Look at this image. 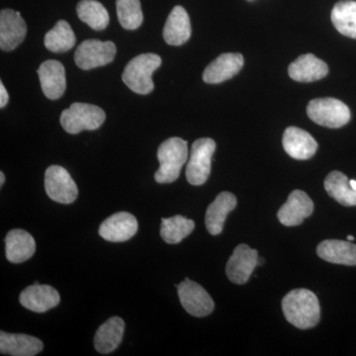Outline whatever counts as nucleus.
Here are the masks:
<instances>
[{
    "instance_id": "f257e3e1",
    "label": "nucleus",
    "mask_w": 356,
    "mask_h": 356,
    "mask_svg": "<svg viewBox=\"0 0 356 356\" xmlns=\"http://www.w3.org/2000/svg\"><path fill=\"white\" fill-rule=\"evenodd\" d=\"M282 310L290 324L301 330L311 329L320 322L318 297L308 289H294L282 300Z\"/></svg>"
},
{
    "instance_id": "f03ea898",
    "label": "nucleus",
    "mask_w": 356,
    "mask_h": 356,
    "mask_svg": "<svg viewBox=\"0 0 356 356\" xmlns=\"http://www.w3.org/2000/svg\"><path fill=\"white\" fill-rule=\"evenodd\" d=\"M188 158L187 142L181 138L173 137L165 140L158 149L159 168L154 173L158 184H172L179 177L182 166Z\"/></svg>"
},
{
    "instance_id": "7ed1b4c3",
    "label": "nucleus",
    "mask_w": 356,
    "mask_h": 356,
    "mask_svg": "<svg viewBox=\"0 0 356 356\" xmlns=\"http://www.w3.org/2000/svg\"><path fill=\"white\" fill-rule=\"evenodd\" d=\"M161 65V58L156 54H142L131 60L126 65L122 79L134 92L146 95L154 90L152 76Z\"/></svg>"
},
{
    "instance_id": "20e7f679",
    "label": "nucleus",
    "mask_w": 356,
    "mask_h": 356,
    "mask_svg": "<svg viewBox=\"0 0 356 356\" xmlns=\"http://www.w3.org/2000/svg\"><path fill=\"white\" fill-rule=\"evenodd\" d=\"M106 115L103 109L88 103H74L60 115V125L65 132L76 135L81 131H95L104 123Z\"/></svg>"
},
{
    "instance_id": "39448f33",
    "label": "nucleus",
    "mask_w": 356,
    "mask_h": 356,
    "mask_svg": "<svg viewBox=\"0 0 356 356\" xmlns=\"http://www.w3.org/2000/svg\"><path fill=\"white\" fill-rule=\"evenodd\" d=\"M307 114L312 121L327 128H341L350 120V110L348 105L336 98L312 100L307 106Z\"/></svg>"
},
{
    "instance_id": "423d86ee",
    "label": "nucleus",
    "mask_w": 356,
    "mask_h": 356,
    "mask_svg": "<svg viewBox=\"0 0 356 356\" xmlns=\"http://www.w3.org/2000/svg\"><path fill=\"white\" fill-rule=\"evenodd\" d=\"M216 149V143L210 138L196 140L191 147V159L187 163V181L199 186L207 181L211 173L212 156Z\"/></svg>"
},
{
    "instance_id": "0eeeda50",
    "label": "nucleus",
    "mask_w": 356,
    "mask_h": 356,
    "mask_svg": "<svg viewBox=\"0 0 356 356\" xmlns=\"http://www.w3.org/2000/svg\"><path fill=\"white\" fill-rule=\"evenodd\" d=\"M116 53V46L113 42L86 40L77 47L74 62L79 69L92 70L113 62Z\"/></svg>"
},
{
    "instance_id": "6e6552de",
    "label": "nucleus",
    "mask_w": 356,
    "mask_h": 356,
    "mask_svg": "<svg viewBox=\"0 0 356 356\" xmlns=\"http://www.w3.org/2000/svg\"><path fill=\"white\" fill-rule=\"evenodd\" d=\"M44 189L51 200L72 204L76 200L79 189L69 172L60 165H51L44 173Z\"/></svg>"
},
{
    "instance_id": "1a4fd4ad",
    "label": "nucleus",
    "mask_w": 356,
    "mask_h": 356,
    "mask_svg": "<svg viewBox=\"0 0 356 356\" xmlns=\"http://www.w3.org/2000/svg\"><path fill=\"white\" fill-rule=\"evenodd\" d=\"M177 292L184 310L194 317H206L214 310V301L208 292L188 278L178 285Z\"/></svg>"
},
{
    "instance_id": "9d476101",
    "label": "nucleus",
    "mask_w": 356,
    "mask_h": 356,
    "mask_svg": "<svg viewBox=\"0 0 356 356\" xmlns=\"http://www.w3.org/2000/svg\"><path fill=\"white\" fill-rule=\"evenodd\" d=\"M259 254L247 245H238L227 262V276L235 284H245L257 266Z\"/></svg>"
},
{
    "instance_id": "9b49d317",
    "label": "nucleus",
    "mask_w": 356,
    "mask_h": 356,
    "mask_svg": "<svg viewBox=\"0 0 356 356\" xmlns=\"http://www.w3.org/2000/svg\"><path fill=\"white\" fill-rule=\"evenodd\" d=\"M27 34L22 16L13 9H2L0 13V48L2 51H13L23 41Z\"/></svg>"
},
{
    "instance_id": "f8f14e48",
    "label": "nucleus",
    "mask_w": 356,
    "mask_h": 356,
    "mask_svg": "<svg viewBox=\"0 0 356 356\" xmlns=\"http://www.w3.org/2000/svg\"><path fill=\"white\" fill-rule=\"evenodd\" d=\"M137 219L128 212H118L107 218L100 225L99 235L112 243H122L130 240L137 234Z\"/></svg>"
},
{
    "instance_id": "ddd939ff",
    "label": "nucleus",
    "mask_w": 356,
    "mask_h": 356,
    "mask_svg": "<svg viewBox=\"0 0 356 356\" xmlns=\"http://www.w3.org/2000/svg\"><path fill=\"white\" fill-rule=\"evenodd\" d=\"M314 211V203L306 192L294 191L277 213L278 220L286 227L298 226Z\"/></svg>"
},
{
    "instance_id": "4468645a",
    "label": "nucleus",
    "mask_w": 356,
    "mask_h": 356,
    "mask_svg": "<svg viewBox=\"0 0 356 356\" xmlns=\"http://www.w3.org/2000/svg\"><path fill=\"white\" fill-rule=\"evenodd\" d=\"M42 90L49 99L56 100L64 95L67 88L65 70L62 63L56 60H48L40 65L38 69Z\"/></svg>"
},
{
    "instance_id": "2eb2a0df",
    "label": "nucleus",
    "mask_w": 356,
    "mask_h": 356,
    "mask_svg": "<svg viewBox=\"0 0 356 356\" xmlns=\"http://www.w3.org/2000/svg\"><path fill=\"white\" fill-rule=\"evenodd\" d=\"M19 302L28 310L44 313L60 304V296L50 285L33 284L21 292Z\"/></svg>"
},
{
    "instance_id": "dca6fc26",
    "label": "nucleus",
    "mask_w": 356,
    "mask_h": 356,
    "mask_svg": "<svg viewBox=\"0 0 356 356\" xmlns=\"http://www.w3.org/2000/svg\"><path fill=\"white\" fill-rule=\"evenodd\" d=\"M243 67V57L241 54H222L204 70L203 81L210 84L224 83L238 74Z\"/></svg>"
},
{
    "instance_id": "f3484780",
    "label": "nucleus",
    "mask_w": 356,
    "mask_h": 356,
    "mask_svg": "<svg viewBox=\"0 0 356 356\" xmlns=\"http://www.w3.org/2000/svg\"><path fill=\"white\" fill-rule=\"evenodd\" d=\"M288 74L298 83H313L329 74V67L313 54L300 56L288 67Z\"/></svg>"
},
{
    "instance_id": "a211bd4d",
    "label": "nucleus",
    "mask_w": 356,
    "mask_h": 356,
    "mask_svg": "<svg viewBox=\"0 0 356 356\" xmlns=\"http://www.w3.org/2000/svg\"><path fill=\"white\" fill-rule=\"evenodd\" d=\"M283 147L291 158L305 161L311 159L318 149L316 140L306 131L289 127L283 135Z\"/></svg>"
},
{
    "instance_id": "6ab92c4d",
    "label": "nucleus",
    "mask_w": 356,
    "mask_h": 356,
    "mask_svg": "<svg viewBox=\"0 0 356 356\" xmlns=\"http://www.w3.org/2000/svg\"><path fill=\"white\" fill-rule=\"evenodd\" d=\"M44 344L37 337L23 334L0 332V353L4 355L34 356L41 353Z\"/></svg>"
},
{
    "instance_id": "aec40b11",
    "label": "nucleus",
    "mask_w": 356,
    "mask_h": 356,
    "mask_svg": "<svg viewBox=\"0 0 356 356\" xmlns=\"http://www.w3.org/2000/svg\"><path fill=\"white\" fill-rule=\"evenodd\" d=\"M236 206V196L227 191L221 192L210 204L206 212L205 224L211 235L218 236L222 233L229 213L235 209Z\"/></svg>"
},
{
    "instance_id": "412c9836",
    "label": "nucleus",
    "mask_w": 356,
    "mask_h": 356,
    "mask_svg": "<svg viewBox=\"0 0 356 356\" xmlns=\"http://www.w3.org/2000/svg\"><path fill=\"white\" fill-rule=\"evenodd\" d=\"M36 252V242L28 232L11 229L6 238V259L13 264H21L31 259Z\"/></svg>"
},
{
    "instance_id": "4be33fe9",
    "label": "nucleus",
    "mask_w": 356,
    "mask_h": 356,
    "mask_svg": "<svg viewBox=\"0 0 356 356\" xmlns=\"http://www.w3.org/2000/svg\"><path fill=\"white\" fill-rule=\"evenodd\" d=\"M191 36V23L188 13L182 6H175L168 15L163 38L168 44L181 46L188 41Z\"/></svg>"
},
{
    "instance_id": "5701e85b",
    "label": "nucleus",
    "mask_w": 356,
    "mask_h": 356,
    "mask_svg": "<svg viewBox=\"0 0 356 356\" xmlns=\"http://www.w3.org/2000/svg\"><path fill=\"white\" fill-rule=\"evenodd\" d=\"M317 254L331 264L356 266V245L350 241L325 240L318 245Z\"/></svg>"
},
{
    "instance_id": "b1692460",
    "label": "nucleus",
    "mask_w": 356,
    "mask_h": 356,
    "mask_svg": "<svg viewBox=\"0 0 356 356\" xmlns=\"http://www.w3.org/2000/svg\"><path fill=\"white\" fill-rule=\"evenodd\" d=\"M125 323L119 317H112L100 325L95 337V350L108 355L118 348L123 339Z\"/></svg>"
},
{
    "instance_id": "393cba45",
    "label": "nucleus",
    "mask_w": 356,
    "mask_h": 356,
    "mask_svg": "<svg viewBox=\"0 0 356 356\" xmlns=\"http://www.w3.org/2000/svg\"><path fill=\"white\" fill-rule=\"evenodd\" d=\"M325 189L332 198L346 207L356 206V191L350 186V179L341 172H332L325 177Z\"/></svg>"
},
{
    "instance_id": "a878e982",
    "label": "nucleus",
    "mask_w": 356,
    "mask_h": 356,
    "mask_svg": "<svg viewBox=\"0 0 356 356\" xmlns=\"http://www.w3.org/2000/svg\"><path fill=\"white\" fill-rule=\"evenodd\" d=\"M332 22L343 36L356 39V1L341 0L332 11Z\"/></svg>"
},
{
    "instance_id": "bb28decb",
    "label": "nucleus",
    "mask_w": 356,
    "mask_h": 356,
    "mask_svg": "<svg viewBox=\"0 0 356 356\" xmlns=\"http://www.w3.org/2000/svg\"><path fill=\"white\" fill-rule=\"evenodd\" d=\"M76 38L74 30L65 20L58 21L44 36V47L53 53H65L74 48Z\"/></svg>"
},
{
    "instance_id": "cd10ccee",
    "label": "nucleus",
    "mask_w": 356,
    "mask_h": 356,
    "mask_svg": "<svg viewBox=\"0 0 356 356\" xmlns=\"http://www.w3.org/2000/svg\"><path fill=\"white\" fill-rule=\"evenodd\" d=\"M79 19L96 31L104 30L109 24L106 8L96 0H81L76 6Z\"/></svg>"
},
{
    "instance_id": "c85d7f7f",
    "label": "nucleus",
    "mask_w": 356,
    "mask_h": 356,
    "mask_svg": "<svg viewBox=\"0 0 356 356\" xmlns=\"http://www.w3.org/2000/svg\"><path fill=\"white\" fill-rule=\"evenodd\" d=\"M195 229L193 220L180 215L161 219V236L166 243L175 245L191 235Z\"/></svg>"
},
{
    "instance_id": "c756f323",
    "label": "nucleus",
    "mask_w": 356,
    "mask_h": 356,
    "mask_svg": "<svg viewBox=\"0 0 356 356\" xmlns=\"http://www.w3.org/2000/svg\"><path fill=\"white\" fill-rule=\"evenodd\" d=\"M117 15L122 27L136 30L144 21L140 0H116Z\"/></svg>"
},
{
    "instance_id": "7c9ffc66",
    "label": "nucleus",
    "mask_w": 356,
    "mask_h": 356,
    "mask_svg": "<svg viewBox=\"0 0 356 356\" xmlns=\"http://www.w3.org/2000/svg\"><path fill=\"white\" fill-rule=\"evenodd\" d=\"M8 102V92H7L6 88H4L3 83H0V107H1V108H4Z\"/></svg>"
},
{
    "instance_id": "2f4dec72",
    "label": "nucleus",
    "mask_w": 356,
    "mask_h": 356,
    "mask_svg": "<svg viewBox=\"0 0 356 356\" xmlns=\"http://www.w3.org/2000/svg\"><path fill=\"white\" fill-rule=\"evenodd\" d=\"M4 182H6V175H4L3 172H0V186H2V185L4 184Z\"/></svg>"
},
{
    "instance_id": "473e14b6",
    "label": "nucleus",
    "mask_w": 356,
    "mask_h": 356,
    "mask_svg": "<svg viewBox=\"0 0 356 356\" xmlns=\"http://www.w3.org/2000/svg\"><path fill=\"white\" fill-rule=\"evenodd\" d=\"M350 186L353 187L355 191H356V180L353 179L350 180Z\"/></svg>"
},
{
    "instance_id": "72a5a7b5",
    "label": "nucleus",
    "mask_w": 356,
    "mask_h": 356,
    "mask_svg": "<svg viewBox=\"0 0 356 356\" xmlns=\"http://www.w3.org/2000/svg\"><path fill=\"white\" fill-rule=\"evenodd\" d=\"M264 259H261V257H259V261H257V266H261L262 264H264Z\"/></svg>"
},
{
    "instance_id": "f704fd0d",
    "label": "nucleus",
    "mask_w": 356,
    "mask_h": 356,
    "mask_svg": "<svg viewBox=\"0 0 356 356\" xmlns=\"http://www.w3.org/2000/svg\"><path fill=\"white\" fill-rule=\"evenodd\" d=\"M355 236H348V241H350V242H351V241H355Z\"/></svg>"
}]
</instances>
